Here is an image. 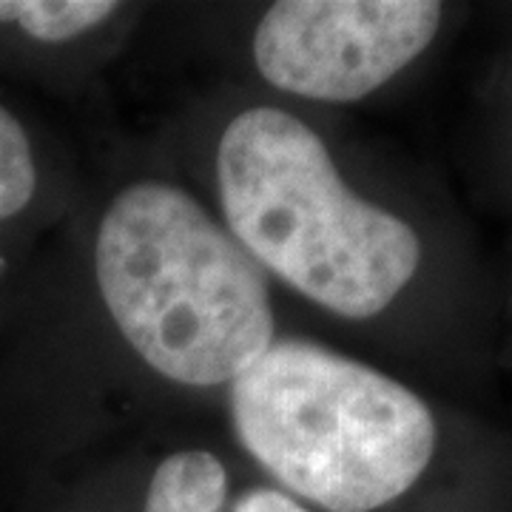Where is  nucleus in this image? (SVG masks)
Wrapping results in <instances>:
<instances>
[{
  "instance_id": "f257e3e1",
  "label": "nucleus",
  "mask_w": 512,
  "mask_h": 512,
  "mask_svg": "<svg viewBox=\"0 0 512 512\" xmlns=\"http://www.w3.org/2000/svg\"><path fill=\"white\" fill-rule=\"evenodd\" d=\"M94 276L114 328L168 382L234 384L274 345L265 271L177 185L146 180L109 202Z\"/></svg>"
},
{
  "instance_id": "f03ea898",
  "label": "nucleus",
  "mask_w": 512,
  "mask_h": 512,
  "mask_svg": "<svg viewBox=\"0 0 512 512\" xmlns=\"http://www.w3.org/2000/svg\"><path fill=\"white\" fill-rule=\"evenodd\" d=\"M225 228L262 271L319 308L370 319L416 276V231L345 185L328 146L291 111L237 114L217 146Z\"/></svg>"
},
{
  "instance_id": "7ed1b4c3",
  "label": "nucleus",
  "mask_w": 512,
  "mask_h": 512,
  "mask_svg": "<svg viewBox=\"0 0 512 512\" xmlns=\"http://www.w3.org/2000/svg\"><path fill=\"white\" fill-rule=\"evenodd\" d=\"M242 447L328 512H373L404 495L436 450V421L413 390L311 342H274L231 384Z\"/></svg>"
},
{
  "instance_id": "20e7f679",
  "label": "nucleus",
  "mask_w": 512,
  "mask_h": 512,
  "mask_svg": "<svg viewBox=\"0 0 512 512\" xmlns=\"http://www.w3.org/2000/svg\"><path fill=\"white\" fill-rule=\"evenodd\" d=\"M436 0H282L254 32L259 74L293 97L353 103L433 43Z\"/></svg>"
},
{
  "instance_id": "39448f33",
  "label": "nucleus",
  "mask_w": 512,
  "mask_h": 512,
  "mask_svg": "<svg viewBox=\"0 0 512 512\" xmlns=\"http://www.w3.org/2000/svg\"><path fill=\"white\" fill-rule=\"evenodd\" d=\"M225 498L228 473L220 458L208 450H180L154 470L143 512H222Z\"/></svg>"
},
{
  "instance_id": "423d86ee",
  "label": "nucleus",
  "mask_w": 512,
  "mask_h": 512,
  "mask_svg": "<svg viewBox=\"0 0 512 512\" xmlns=\"http://www.w3.org/2000/svg\"><path fill=\"white\" fill-rule=\"evenodd\" d=\"M117 12L111 0H0V23L40 43H66Z\"/></svg>"
},
{
  "instance_id": "0eeeda50",
  "label": "nucleus",
  "mask_w": 512,
  "mask_h": 512,
  "mask_svg": "<svg viewBox=\"0 0 512 512\" xmlns=\"http://www.w3.org/2000/svg\"><path fill=\"white\" fill-rule=\"evenodd\" d=\"M37 188L35 151L26 128L0 106V222L18 217L32 202Z\"/></svg>"
},
{
  "instance_id": "6e6552de",
  "label": "nucleus",
  "mask_w": 512,
  "mask_h": 512,
  "mask_svg": "<svg viewBox=\"0 0 512 512\" xmlns=\"http://www.w3.org/2000/svg\"><path fill=\"white\" fill-rule=\"evenodd\" d=\"M231 512H311L305 504H299L291 493L271 490V487H256L242 493L234 501Z\"/></svg>"
}]
</instances>
